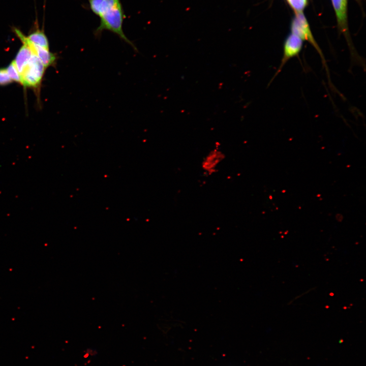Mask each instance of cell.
Masks as SVG:
<instances>
[{"instance_id": "cell-10", "label": "cell", "mask_w": 366, "mask_h": 366, "mask_svg": "<svg viewBox=\"0 0 366 366\" xmlns=\"http://www.w3.org/2000/svg\"><path fill=\"white\" fill-rule=\"evenodd\" d=\"M6 70L12 80L21 83V76L17 69L14 60H13L11 63Z\"/></svg>"}, {"instance_id": "cell-12", "label": "cell", "mask_w": 366, "mask_h": 366, "mask_svg": "<svg viewBox=\"0 0 366 366\" xmlns=\"http://www.w3.org/2000/svg\"><path fill=\"white\" fill-rule=\"evenodd\" d=\"M12 82L6 69H0V85H5Z\"/></svg>"}, {"instance_id": "cell-3", "label": "cell", "mask_w": 366, "mask_h": 366, "mask_svg": "<svg viewBox=\"0 0 366 366\" xmlns=\"http://www.w3.org/2000/svg\"><path fill=\"white\" fill-rule=\"evenodd\" d=\"M45 69L40 58L33 53L20 74L21 84L25 86L37 87L40 83Z\"/></svg>"}, {"instance_id": "cell-5", "label": "cell", "mask_w": 366, "mask_h": 366, "mask_svg": "<svg viewBox=\"0 0 366 366\" xmlns=\"http://www.w3.org/2000/svg\"><path fill=\"white\" fill-rule=\"evenodd\" d=\"M15 33L23 44L27 45L40 58L45 68L53 65L57 59L55 54L50 52L48 49L39 46L31 42L27 37L19 29L15 28Z\"/></svg>"}, {"instance_id": "cell-4", "label": "cell", "mask_w": 366, "mask_h": 366, "mask_svg": "<svg viewBox=\"0 0 366 366\" xmlns=\"http://www.w3.org/2000/svg\"><path fill=\"white\" fill-rule=\"evenodd\" d=\"M302 46L303 40L297 36L292 33L287 37L284 44L283 53L281 63L270 82L279 74L289 60L299 55Z\"/></svg>"}, {"instance_id": "cell-2", "label": "cell", "mask_w": 366, "mask_h": 366, "mask_svg": "<svg viewBox=\"0 0 366 366\" xmlns=\"http://www.w3.org/2000/svg\"><path fill=\"white\" fill-rule=\"evenodd\" d=\"M291 30L292 34L297 36L302 40L308 41L315 48L321 58L322 64L325 68L327 75L329 77L328 69L323 54L315 41L307 20L302 12L296 13L292 22Z\"/></svg>"}, {"instance_id": "cell-8", "label": "cell", "mask_w": 366, "mask_h": 366, "mask_svg": "<svg viewBox=\"0 0 366 366\" xmlns=\"http://www.w3.org/2000/svg\"><path fill=\"white\" fill-rule=\"evenodd\" d=\"M33 53L35 52L25 44H23L20 48L14 60L16 66L20 74L29 61Z\"/></svg>"}, {"instance_id": "cell-7", "label": "cell", "mask_w": 366, "mask_h": 366, "mask_svg": "<svg viewBox=\"0 0 366 366\" xmlns=\"http://www.w3.org/2000/svg\"><path fill=\"white\" fill-rule=\"evenodd\" d=\"M347 0H332L341 30L346 36L347 35L346 25V10Z\"/></svg>"}, {"instance_id": "cell-6", "label": "cell", "mask_w": 366, "mask_h": 366, "mask_svg": "<svg viewBox=\"0 0 366 366\" xmlns=\"http://www.w3.org/2000/svg\"><path fill=\"white\" fill-rule=\"evenodd\" d=\"M224 158V155L217 149L211 150L202 162L203 170L208 174L215 172L220 163Z\"/></svg>"}, {"instance_id": "cell-11", "label": "cell", "mask_w": 366, "mask_h": 366, "mask_svg": "<svg viewBox=\"0 0 366 366\" xmlns=\"http://www.w3.org/2000/svg\"><path fill=\"white\" fill-rule=\"evenodd\" d=\"M296 13L302 12L307 5V0H287Z\"/></svg>"}, {"instance_id": "cell-1", "label": "cell", "mask_w": 366, "mask_h": 366, "mask_svg": "<svg viewBox=\"0 0 366 366\" xmlns=\"http://www.w3.org/2000/svg\"><path fill=\"white\" fill-rule=\"evenodd\" d=\"M90 10L100 18V24L94 30V36L98 38L104 30L116 35L138 52L135 44L130 40L123 30L126 15L120 0H87Z\"/></svg>"}, {"instance_id": "cell-9", "label": "cell", "mask_w": 366, "mask_h": 366, "mask_svg": "<svg viewBox=\"0 0 366 366\" xmlns=\"http://www.w3.org/2000/svg\"><path fill=\"white\" fill-rule=\"evenodd\" d=\"M28 39L34 44L49 50L48 39L45 34L39 30L30 34Z\"/></svg>"}]
</instances>
